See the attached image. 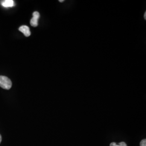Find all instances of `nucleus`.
I'll list each match as a JSON object with an SVG mask.
<instances>
[{"label": "nucleus", "instance_id": "obj_5", "mask_svg": "<svg viewBox=\"0 0 146 146\" xmlns=\"http://www.w3.org/2000/svg\"><path fill=\"white\" fill-rule=\"evenodd\" d=\"M110 146H127V145L125 142H121L118 145L115 142H111L110 144Z\"/></svg>", "mask_w": 146, "mask_h": 146}, {"label": "nucleus", "instance_id": "obj_8", "mask_svg": "<svg viewBox=\"0 0 146 146\" xmlns=\"http://www.w3.org/2000/svg\"><path fill=\"white\" fill-rule=\"evenodd\" d=\"M1 141H2V137H1V135H0V143L1 142Z\"/></svg>", "mask_w": 146, "mask_h": 146}, {"label": "nucleus", "instance_id": "obj_7", "mask_svg": "<svg viewBox=\"0 0 146 146\" xmlns=\"http://www.w3.org/2000/svg\"><path fill=\"white\" fill-rule=\"evenodd\" d=\"M144 18H145V19L146 20V12H145V15H144Z\"/></svg>", "mask_w": 146, "mask_h": 146}, {"label": "nucleus", "instance_id": "obj_4", "mask_svg": "<svg viewBox=\"0 0 146 146\" xmlns=\"http://www.w3.org/2000/svg\"><path fill=\"white\" fill-rule=\"evenodd\" d=\"M19 31L22 32L26 37H29L31 35L29 28L27 26H22L19 28Z\"/></svg>", "mask_w": 146, "mask_h": 146}, {"label": "nucleus", "instance_id": "obj_3", "mask_svg": "<svg viewBox=\"0 0 146 146\" xmlns=\"http://www.w3.org/2000/svg\"><path fill=\"white\" fill-rule=\"evenodd\" d=\"M1 4L5 8L13 7L15 5V2L13 0H5L1 1Z\"/></svg>", "mask_w": 146, "mask_h": 146}, {"label": "nucleus", "instance_id": "obj_1", "mask_svg": "<svg viewBox=\"0 0 146 146\" xmlns=\"http://www.w3.org/2000/svg\"><path fill=\"white\" fill-rule=\"evenodd\" d=\"M12 86L11 80L5 76H0V87L3 89L9 90Z\"/></svg>", "mask_w": 146, "mask_h": 146}, {"label": "nucleus", "instance_id": "obj_9", "mask_svg": "<svg viewBox=\"0 0 146 146\" xmlns=\"http://www.w3.org/2000/svg\"><path fill=\"white\" fill-rule=\"evenodd\" d=\"M59 2H64V0H60Z\"/></svg>", "mask_w": 146, "mask_h": 146}, {"label": "nucleus", "instance_id": "obj_6", "mask_svg": "<svg viewBox=\"0 0 146 146\" xmlns=\"http://www.w3.org/2000/svg\"><path fill=\"white\" fill-rule=\"evenodd\" d=\"M140 146H146V140L145 139H143V140L140 142Z\"/></svg>", "mask_w": 146, "mask_h": 146}, {"label": "nucleus", "instance_id": "obj_2", "mask_svg": "<svg viewBox=\"0 0 146 146\" xmlns=\"http://www.w3.org/2000/svg\"><path fill=\"white\" fill-rule=\"evenodd\" d=\"M33 18L31 19V26L37 27L38 26V20L40 18V14L37 11H35L33 14Z\"/></svg>", "mask_w": 146, "mask_h": 146}]
</instances>
